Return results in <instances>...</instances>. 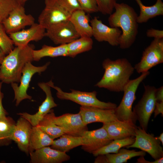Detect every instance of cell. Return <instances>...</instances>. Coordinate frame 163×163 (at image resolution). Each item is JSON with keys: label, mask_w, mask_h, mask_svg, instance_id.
<instances>
[{"label": "cell", "mask_w": 163, "mask_h": 163, "mask_svg": "<svg viewBox=\"0 0 163 163\" xmlns=\"http://www.w3.org/2000/svg\"><path fill=\"white\" fill-rule=\"evenodd\" d=\"M146 154L142 151H136L135 150L121 148L117 153H109L97 156L94 163H125L133 158L144 156Z\"/></svg>", "instance_id": "22"}, {"label": "cell", "mask_w": 163, "mask_h": 163, "mask_svg": "<svg viewBox=\"0 0 163 163\" xmlns=\"http://www.w3.org/2000/svg\"><path fill=\"white\" fill-rule=\"evenodd\" d=\"M114 109L81 106L79 112L83 122L86 125L94 122L105 124L118 120L115 115Z\"/></svg>", "instance_id": "17"}, {"label": "cell", "mask_w": 163, "mask_h": 163, "mask_svg": "<svg viewBox=\"0 0 163 163\" xmlns=\"http://www.w3.org/2000/svg\"><path fill=\"white\" fill-rule=\"evenodd\" d=\"M149 73V71L142 73L136 78L130 79L125 86L122 99L119 106L114 109L118 120L136 124L133 117L132 106L136 99V94L139 85Z\"/></svg>", "instance_id": "4"}, {"label": "cell", "mask_w": 163, "mask_h": 163, "mask_svg": "<svg viewBox=\"0 0 163 163\" xmlns=\"http://www.w3.org/2000/svg\"><path fill=\"white\" fill-rule=\"evenodd\" d=\"M103 126L112 140L135 137L137 127L134 123L118 120L103 124Z\"/></svg>", "instance_id": "19"}, {"label": "cell", "mask_w": 163, "mask_h": 163, "mask_svg": "<svg viewBox=\"0 0 163 163\" xmlns=\"http://www.w3.org/2000/svg\"><path fill=\"white\" fill-rule=\"evenodd\" d=\"M102 65L104 72L95 86L111 91H123L135 70L131 63L125 58L113 60L107 58Z\"/></svg>", "instance_id": "2"}, {"label": "cell", "mask_w": 163, "mask_h": 163, "mask_svg": "<svg viewBox=\"0 0 163 163\" xmlns=\"http://www.w3.org/2000/svg\"><path fill=\"white\" fill-rule=\"evenodd\" d=\"M53 140L38 125L33 126L30 138L29 153L37 149L51 145Z\"/></svg>", "instance_id": "25"}, {"label": "cell", "mask_w": 163, "mask_h": 163, "mask_svg": "<svg viewBox=\"0 0 163 163\" xmlns=\"http://www.w3.org/2000/svg\"><path fill=\"white\" fill-rule=\"evenodd\" d=\"M154 117H156L158 115L161 114L163 116V101H156L154 111Z\"/></svg>", "instance_id": "39"}, {"label": "cell", "mask_w": 163, "mask_h": 163, "mask_svg": "<svg viewBox=\"0 0 163 163\" xmlns=\"http://www.w3.org/2000/svg\"><path fill=\"white\" fill-rule=\"evenodd\" d=\"M44 4L38 21L46 29L55 24L69 20L72 13L62 0H45Z\"/></svg>", "instance_id": "7"}, {"label": "cell", "mask_w": 163, "mask_h": 163, "mask_svg": "<svg viewBox=\"0 0 163 163\" xmlns=\"http://www.w3.org/2000/svg\"><path fill=\"white\" fill-rule=\"evenodd\" d=\"M82 144L81 136H75L65 133L60 136L59 139L54 140L51 145V148L66 153Z\"/></svg>", "instance_id": "28"}, {"label": "cell", "mask_w": 163, "mask_h": 163, "mask_svg": "<svg viewBox=\"0 0 163 163\" xmlns=\"http://www.w3.org/2000/svg\"><path fill=\"white\" fill-rule=\"evenodd\" d=\"M92 30V36L97 41L108 42L113 46H119L122 31L119 28L109 27L102 21L94 17L90 21Z\"/></svg>", "instance_id": "13"}, {"label": "cell", "mask_w": 163, "mask_h": 163, "mask_svg": "<svg viewBox=\"0 0 163 163\" xmlns=\"http://www.w3.org/2000/svg\"><path fill=\"white\" fill-rule=\"evenodd\" d=\"M51 88L57 91V97L61 100H69L78 104L81 106L92 107L104 109H114L117 105L110 102H105L99 100L97 97V92L82 91L71 89V92L63 91L61 88L55 86L52 80L47 82Z\"/></svg>", "instance_id": "5"}, {"label": "cell", "mask_w": 163, "mask_h": 163, "mask_svg": "<svg viewBox=\"0 0 163 163\" xmlns=\"http://www.w3.org/2000/svg\"><path fill=\"white\" fill-rule=\"evenodd\" d=\"M156 138L158 139L160 142H161L163 145V133H162L158 137H156Z\"/></svg>", "instance_id": "43"}, {"label": "cell", "mask_w": 163, "mask_h": 163, "mask_svg": "<svg viewBox=\"0 0 163 163\" xmlns=\"http://www.w3.org/2000/svg\"><path fill=\"white\" fill-rule=\"evenodd\" d=\"M115 11L110 15L108 22L112 27H120L122 34L119 41L122 49L129 48L135 42L138 33V15L133 8L124 3L116 2Z\"/></svg>", "instance_id": "1"}, {"label": "cell", "mask_w": 163, "mask_h": 163, "mask_svg": "<svg viewBox=\"0 0 163 163\" xmlns=\"http://www.w3.org/2000/svg\"><path fill=\"white\" fill-rule=\"evenodd\" d=\"M7 34L2 24L0 23V47L6 55L14 48L13 42Z\"/></svg>", "instance_id": "33"}, {"label": "cell", "mask_w": 163, "mask_h": 163, "mask_svg": "<svg viewBox=\"0 0 163 163\" xmlns=\"http://www.w3.org/2000/svg\"><path fill=\"white\" fill-rule=\"evenodd\" d=\"M69 20L80 37H92V28L89 23V16L83 10H78L73 12Z\"/></svg>", "instance_id": "23"}, {"label": "cell", "mask_w": 163, "mask_h": 163, "mask_svg": "<svg viewBox=\"0 0 163 163\" xmlns=\"http://www.w3.org/2000/svg\"><path fill=\"white\" fill-rule=\"evenodd\" d=\"M45 37L57 45L67 44L80 37L69 20L54 24L46 29Z\"/></svg>", "instance_id": "11"}, {"label": "cell", "mask_w": 163, "mask_h": 163, "mask_svg": "<svg viewBox=\"0 0 163 163\" xmlns=\"http://www.w3.org/2000/svg\"><path fill=\"white\" fill-rule=\"evenodd\" d=\"M140 8V13L137 18L138 24L147 22L150 19L163 15V2L162 0H156L154 5L151 6L144 5L141 0H135Z\"/></svg>", "instance_id": "24"}, {"label": "cell", "mask_w": 163, "mask_h": 163, "mask_svg": "<svg viewBox=\"0 0 163 163\" xmlns=\"http://www.w3.org/2000/svg\"><path fill=\"white\" fill-rule=\"evenodd\" d=\"M19 4L16 0H0V23Z\"/></svg>", "instance_id": "32"}, {"label": "cell", "mask_w": 163, "mask_h": 163, "mask_svg": "<svg viewBox=\"0 0 163 163\" xmlns=\"http://www.w3.org/2000/svg\"><path fill=\"white\" fill-rule=\"evenodd\" d=\"M66 6L72 12L82 9L78 0H62Z\"/></svg>", "instance_id": "36"}, {"label": "cell", "mask_w": 163, "mask_h": 163, "mask_svg": "<svg viewBox=\"0 0 163 163\" xmlns=\"http://www.w3.org/2000/svg\"><path fill=\"white\" fill-rule=\"evenodd\" d=\"M155 96L156 101H163V86L156 88Z\"/></svg>", "instance_id": "40"}, {"label": "cell", "mask_w": 163, "mask_h": 163, "mask_svg": "<svg viewBox=\"0 0 163 163\" xmlns=\"http://www.w3.org/2000/svg\"><path fill=\"white\" fill-rule=\"evenodd\" d=\"M93 43L91 37H80L67 44L68 56L74 58L78 54L90 51L92 48Z\"/></svg>", "instance_id": "29"}, {"label": "cell", "mask_w": 163, "mask_h": 163, "mask_svg": "<svg viewBox=\"0 0 163 163\" xmlns=\"http://www.w3.org/2000/svg\"><path fill=\"white\" fill-rule=\"evenodd\" d=\"M34 47L28 44L17 46L6 55L0 66V81L2 83H19L26 64L33 60Z\"/></svg>", "instance_id": "3"}, {"label": "cell", "mask_w": 163, "mask_h": 163, "mask_svg": "<svg viewBox=\"0 0 163 163\" xmlns=\"http://www.w3.org/2000/svg\"><path fill=\"white\" fill-rule=\"evenodd\" d=\"M6 55L4 52L0 47V65L2 63Z\"/></svg>", "instance_id": "42"}, {"label": "cell", "mask_w": 163, "mask_h": 163, "mask_svg": "<svg viewBox=\"0 0 163 163\" xmlns=\"http://www.w3.org/2000/svg\"><path fill=\"white\" fill-rule=\"evenodd\" d=\"M33 126L26 119L20 117L12 133L11 139L17 144L19 149L27 154L29 153V140Z\"/></svg>", "instance_id": "21"}, {"label": "cell", "mask_w": 163, "mask_h": 163, "mask_svg": "<svg viewBox=\"0 0 163 163\" xmlns=\"http://www.w3.org/2000/svg\"><path fill=\"white\" fill-rule=\"evenodd\" d=\"M163 62V38H154L143 51L139 62L134 67L137 72H147Z\"/></svg>", "instance_id": "8"}, {"label": "cell", "mask_w": 163, "mask_h": 163, "mask_svg": "<svg viewBox=\"0 0 163 163\" xmlns=\"http://www.w3.org/2000/svg\"><path fill=\"white\" fill-rule=\"evenodd\" d=\"M81 9L86 13L91 14L99 12L96 0H78Z\"/></svg>", "instance_id": "35"}, {"label": "cell", "mask_w": 163, "mask_h": 163, "mask_svg": "<svg viewBox=\"0 0 163 163\" xmlns=\"http://www.w3.org/2000/svg\"><path fill=\"white\" fill-rule=\"evenodd\" d=\"M50 64V62H47L40 66H35L30 62L26 64L22 71L20 85H18L16 83L11 84L14 92V100L16 106L24 99H31V96L27 94V91L32 77L36 73L41 74L45 71Z\"/></svg>", "instance_id": "9"}, {"label": "cell", "mask_w": 163, "mask_h": 163, "mask_svg": "<svg viewBox=\"0 0 163 163\" xmlns=\"http://www.w3.org/2000/svg\"><path fill=\"white\" fill-rule=\"evenodd\" d=\"M99 11L104 15L111 14L117 0H96Z\"/></svg>", "instance_id": "34"}, {"label": "cell", "mask_w": 163, "mask_h": 163, "mask_svg": "<svg viewBox=\"0 0 163 163\" xmlns=\"http://www.w3.org/2000/svg\"><path fill=\"white\" fill-rule=\"evenodd\" d=\"M147 37L154 38H163V30L151 28L147 30L146 32Z\"/></svg>", "instance_id": "37"}, {"label": "cell", "mask_w": 163, "mask_h": 163, "mask_svg": "<svg viewBox=\"0 0 163 163\" xmlns=\"http://www.w3.org/2000/svg\"><path fill=\"white\" fill-rule=\"evenodd\" d=\"M136 163H163V157L153 161H149L146 160L143 156H141L138 158Z\"/></svg>", "instance_id": "41"}, {"label": "cell", "mask_w": 163, "mask_h": 163, "mask_svg": "<svg viewBox=\"0 0 163 163\" xmlns=\"http://www.w3.org/2000/svg\"><path fill=\"white\" fill-rule=\"evenodd\" d=\"M32 163H61L70 159L66 152L52 148L49 146L29 153Z\"/></svg>", "instance_id": "20"}, {"label": "cell", "mask_w": 163, "mask_h": 163, "mask_svg": "<svg viewBox=\"0 0 163 163\" xmlns=\"http://www.w3.org/2000/svg\"><path fill=\"white\" fill-rule=\"evenodd\" d=\"M15 124L10 117L0 118V146L8 145L11 143V135Z\"/></svg>", "instance_id": "31"}, {"label": "cell", "mask_w": 163, "mask_h": 163, "mask_svg": "<svg viewBox=\"0 0 163 163\" xmlns=\"http://www.w3.org/2000/svg\"><path fill=\"white\" fill-rule=\"evenodd\" d=\"M2 23L7 33L9 34L31 26L35 23V19L31 14H26L24 5L19 4Z\"/></svg>", "instance_id": "12"}, {"label": "cell", "mask_w": 163, "mask_h": 163, "mask_svg": "<svg viewBox=\"0 0 163 163\" xmlns=\"http://www.w3.org/2000/svg\"><path fill=\"white\" fill-rule=\"evenodd\" d=\"M135 140V137L113 140L107 145L94 151L92 154L94 156L96 157L100 155L117 153L120 149L132 144Z\"/></svg>", "instance_id": "30"}, {"label": "cell", "mask_w": 163, "mask_h": 163, "mask_svg": "<svg viewBox=\"0 0 163 163\" xmlns=\"http://www.w3.org/2000/svg\"><path fill=\"white\" fill-rule=\"evenodd\" d=\"M2 83V82H0V118L8 115V113L4 108L2 104V100L4 97V94L1 91Z\"/></svg>", "instance_id": "38"}, {"label": "cell", "mask_w": 163, "mask_h": 163, "mask_svg": "<svg viewBox=\"0 0 163 163\" xmlns=\"http://www.w3.org/2000/svg\"><path fill=\"white\" fill-rule=\"evenodd\" d=\"M67 44L53 46L44 45L39 50H34L33 51V60L39 61L46 57H56L58 56H68Z\"/></svg>", "instance_id": "27"}, {"label": "cell", "mask_w": 163, "mask_h": 163, "mask_svg": "<svg viewBox=\"0 0 163 163\" xmlns=\"http://www.w3.org/2000/svg\"><path fill=\"white\" fill-rule=\"evenodd\" d=\"M20 4L24 5L25 2L28 0H16Z\"/></svg>", "instance_id": "44"}, {"label": "cell", "mask_w": 163, "mask_h": 163, "mask_svg": "<svg viewBox=\"0 0 163 163\" xmlns=\"http://www.w3.org/2000/svg\"><path fill=\"white\" fill-rule=\"evenodd\" d=\"M54 122L63 129L66 134L75 136H81L85 131L88 130L87 125L83 121L79 112L73 114L66 113L53 117Z\"/></svg>", "instance_id": "16"}, {"label": "cell", "mask_w": 163, "mask_h": 163, "mask_svg": "<svg viewBox=\"0 0 163 163\" xmlns=\"http://www.w3.org/2000/svg\"><path fill=\"white\" fill-rule=\"evenodd\" d=\"M135 140L127 148H136L148 153L155 160L163 157V149L160 141L152 134L147 133L139 126H137Z\"/></svg>", "instance_id": "10"}, {"label": "cell", "mask_w": 163, "mask_h": 163, "mask_svg": "<svg viewBox=\"0 0 163 163\" xmlns=\"http://www.w3.org/2000/svg\"><path fill=\"white\" fill-rule=\"evenodd\" d=\"M81 136L83 142L82 149L90 153H92L113 140L103 126L97 129L85 131Z\"/></svg>", "instance_id": "14"}, {"label": "cell", "mask_w": 163, "mask_h": 163, "mask_svg": "<svg viewBox=\"0 0 163 163\" xmlns=\"http://www.w3.org/2000/svg\"><path fill=\"white\" fill-rule=\"evenodd\" d=\"M38 85L45 93L46 97L39 107L37 112L33 114H31L26 112L17 113L20 117L27 120L33 126L38 125L39 122L46 115L50 112L53 108L57 106V105L54 102L52 96L51 87L48 83H39Z\"/></svg>", "instance_id": "15"}, {"label": "cell", "mask_w": 163, "mask_h": 163, "mask_svg": "<svg viewBox=\"0 0 163 163\" xmlns=\"http://www.w3.org/2000/svg\"><path fill=\"white\" fill-rule=\"evenodd\" d=\"M55 114L52 109L44 116L38 125L43 132L53 140L66 133L63 129L54 122L53 117Z\"/></svg>", "instance_id": "26"}, {"label": "cell", "mask_w": 163, "mask_h": 163, "mask_svg": "<svg viewBox=\"0 0 163 163\" xmlns=\"http://www.w3.org/2000/svg\"><path fill=\"white\" fill-rule=\"evenodd\" d=\"M144 88L142 96L133 107V112L135 121L138 120L139 126L147 132L149 122L156 102L155 96L156 88L149 85H144Z\"/></svg>", "instance_id": "6"}, {"label": "cell", "mask_w": 163, "mask_h": 163, "mask_svg": "<svg viewBox=\"0 0 163 163\" xmlns=\"http://www.w3.org/2000/svg\"><path fill=\"white\" fill-rule=\"evenodd\" d=\"M46 29L40 24L34 23L26 29L9 34L14 45L17 46H24L31 41H38L45 37Z\"/></svg>", "instance_id": "18"}]
</instances>
